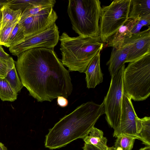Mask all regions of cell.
<instances>
[{"label":"cell","instance_id":"1","mask_svg":"<svg viewBox=\"0 0 150 150\" xmlns=\"http://www.w3.org/2000/svg\"><path fill=\"white\" fill-rule=\"evenodd\" d=\"M17 57L16 65L21 81L38 101L51 102L71 95L73 86L69 72L54 49L31 48Z\"/></svg>","mask_w":150,"mask_h":150},{"label":"cell","instance_id":"2","mask_svg":"<svg viewBox=\"0 0 150 150\" xmlns=\"http://www.w3.org/2000/svg\"><path fill=\"white\" fill-rule=\"evenodd\" d=\"M104 113L103 102L100 105L91 101L82 104L49 129L45 136V147L59 149L77 139H83Z\"/></svg>","mask_w":150,"mask_h":150},{"label":"cell","instance_id":"3","mask_svg":"<svg viewBox=\"0 0 150 150\" xmlns=\"http://www.w3.org/2000/svg\"><path fill=\"white\" fill-rule=\"evenodd\" d=\"M59 40L61 61L71 71L85 73L92 59L103 47L100 36L71 37L64 32Z\"/></svg>","mask_w":150,"mask_h":150},{"label":"cell","instance_id":"4","mask_svg":"<svg viewBox=\"0 0 150 150\" xmlns=\"http://www.w3.org/2000/svg\"><path fill=\"white\" fill-rule=\"evenodd\" d=\"M102 8L99 0H69L67 13L73 30L79 36H99Z\"/></svg>","mask_w":150,"mask_h":150},{"label":"cell","instance_id":"5","mask_svg":"<svg viewBox=\"0 0 150 150\" xmlns=\"http://www.w3.org/2000/svg\"><path fill=\"white\" fill-rule=\"evenodd\" d=\"M124 93L135 101L145 100L150 95V53L130 62L123 74Z\"/></svg>","mask_w":150,"mask_h":150},{"label":"cell","instance_id":"6","mask_svg":"<svg viewBox=\"0 0 150 150\" xmlns=\"http://www.w3.org/2000/svg\"><path fill=\"white\" fill-rule=\"evenodd\" d=\"M131 0H115L109 5L102 8L99 22V36L106 43L127 20Z\"/></svg>","mask_w":150,"mask_h":150},{"label":"cell","instance_id":"7","mask_svg":"<svg viewBox=\"0 0 150 150\" xmlns=\"http://www.w3.org/2000/svg\"><path fill=\"white\" fill-rule=\"evenodd\" d=\"M125 67L124 64L111 77L108 91L103 102L106 119L114 131L118 129L120 123L124 93L123 74Z\"/></svg>","mask_w":150,"mask_h":150},{"label":"cell","instance_id":"8","mask_svg":"<svg viewBox=\"0 0 150 150\" xmlns=\"http://www.w3.org/2000/svg\"><path fill=\"white\" fill-rule=\"evenodd\" d=\"M59 37L58 28L55 23L44 31L25 37L21 43L9 47V51L13 55L18 56L22 52L31 48L54 49L58 42Z\"/></svg>","mask_w":150,"mask_h":150},{"label":"cell","instance_id":"9","mask_svg":"<svg viewBox=\"0 0 150 150\" xmlns=\"http://www.w3.org/2000/svg\"><path fill=\"white\" fill-rule=\"evenodd\" d=\"M142 127L141 118L137 116L131 100L124 93L120 125L114 132L115 137L122 135L133 137L141 141L139 134Z\"/></svg>","mask_w":150,"mask_h":150},{"label":"cell","instance_id":"10","mask_svg":"<svg viewBox=\"0 0 150 150\" xmlns=\"http://www.w3.org/2000/svg\"><path fill=\"white\" fill-rule=\"evenodd\" d=\"M53 8L46 7L35 14L20 19L18 23L25 37L44 31L55 23L58 16Z\"/></svg>","mask_w":150,"mask_h":150},{"label":"cell","instance_id":"11","mask_svg":"<svg viewBox=\"0 0 150 150\" xmlns=\"http://www.w3.org/2000/svg\"><path fill=\"white\" fill-rule=\"evenodd\" d=\"M122 45L129 48L125 63L131 62L150 53V27L125 39Z\"/></svg>","mask_w":150,"mask_h":150},{"label":"cell","instance_id":"12","mask_svg":"<svg viewBox=\"0 0 150 150\" xmlns=\"http://www.w3.org/2000/svg\"><path fill=\"white\" fill-rule=\"evenodd\" d=\"M100 51H99L92 59L85 72L87 87L88 88H94L103 81V74L100 64Z\"/></svg>","mask_w":150,"mask_h":150},{"label":"cell","instance_id":"13","mask_svg":"<svg viewBox=\"0 0 150 150\" xmlns=\"http://www.w3.org/2000/svg\"><path fill=\"white\" fill-rule=\"evenodd\" d=\"M129 50V47L125 45H122L118 49L112 47L110 58L106 63L111 77L116 74L125 64Z\"/></svg>","mask_w":150,"mask_h":150},{"label":"cell","instance_id":"14","mask_svg":"<svg viewBox=\"0 0 150 150\" xmlns=\"http://www.w3.org/2000/svg\"><path fill=\"white\" fill-rule=\"evenodd\" d=\"M139 19L128 18L116 33L108 39L107 42V46L117 49L121 48L125 40L132 35L131 30Z\"/></svg>","mask_w":150,"mask_h":150},{"label":"cell","instance_id":"15","mask_svg":"<svg viewBox=\"0 0 150 150\" xmlns=\"http://www.w3.org/2000/svg\"><path fill=\"white\" fill-rule=\"evenodd\" d=\"M56 2L55 0H6L4 5H7L12 10H21L23 12L31 6L53 7Z\"/></svg>","mask_w":150,"mask_h":150},{"label":"cell","instance_id":"16","mask_svg":"<svg viewBox=\"0 0 150 150\" xmlns=\"http://www.w3.org/2000/svg\"><path fill=\"white\" fill-rule=\"evenodd\" d=\"M131 6L128 18L140 19L150 15V0H131Z\"/></svg>","mask_w":150,"mask_h":150},{"label":"cell","instance_id":"17","mask_svg":"<svg viewBox=\"0 0 150 150\" xmlns=\"http://www.w3.org/2000/svg\"><path fill=\"white\" fill-rule=\"evenodd\" d=\"M85 143L93 145L101 150H107V139L104 137L103 132L93 127L88 134L84 137Z\"/></svg>","mask_w":150,"mask_h":150},{"label":"cell","instance_id":"18","mask_svg":"<svg viewBox=\"0 0 150 150\" xmlns=\"http://www.w3.org/2000/svg\"><path fill=\"white\" fill-rule=\"evenodd\" d=\"M0 10L1 13L0 30L9 23L13 22L21 17L22 12L21 10H12L6 5L2 6L0 8Z\"/></svg>","mask_w":150,"mask_h":150},{"label":"cell","instance_id":"19","mask_svg":"<svg viewBox=\"0 0 150 150\" xmlns=\"http://www.w3.org/2000/svg\"><path fill=\"white\" fill-rule=\"evenodd\" d=\"M17 95L6 79L0 77L1 99L3 101L13 102L17 99Z\"/></svg>","mask_w":150,"mask_h":150},{"label":"cell","instance_id":"20","mask_svg":"<svg viewBox=\"0 0 150 150\" xmlns=\"http://www.w3.org/2000/svg\"><path fill=\"white\" fill-rule=\"evenodd\" d=\"M25 37L23 30L18 23L12 30L5 46L9 48L23 42Z\"/></svg>","mask_w":150,"mask_h":150},{"label":"cell","instance_id":"21","mask_svg":"<svg viewBox=\"0 0 150 150\" xmlns=\"http://www.w3.org/2000/svg\"><path fill=\"white\" fill-rule=\"evenodd\" d=\"M5 78L17 94L24 86L19 77L15 66L8 72Z\"/></svg>","mask_w":150,"mask_h":150},{"label":"cell","instance_id":"22","mask_svg":"<svg viewBox=\"0 0 150 150\" xmlns=\"http://www.w3.org/2000/svg\"><path fill=\"white\" fill-rule=\"evenodd\" d=\"M117 138L114 147L116 150H132L136 139L135 138L125 135H120Z\"/></svg>","mask_w":150,"mask_h":150},{"label":"cell","instance_id":"23","mask_svg":"<svg viewBox=\"0 0 150 150\" xmlns=\"http://www.w3.org/2000/svg\"><path fill=\"white\" fill-rule=\"evenodd\" d=\"M142 127L139 134L142 143L150 146V117L146 116L141 118Z\"/></svg>","mask_w":150,"mask_h":150},{"label":"cell","instance_id":"24","mask_svg":"<svg viewBox=\"0 0 150 150\" xmlns=\"http://www.w3.org/2000/svg\"><path fill=\"white\" fill-rule=\"evenodd\" d=\"M21 17L6 25L0 30V45L5 46L11 32L19 22Z\"/></svg>","mask_w":150,"mask_h":150},{"label":"cell","instance_id":"25","mask_svg":"<svg viewBox=\"0 0 150 150\" xmlns=\"http://www.w3.org/2000/svg\"><path fill=\"white\" fill-rule=\"evenodd\" d=\"M15 66L13 58L6 60L0 58V77L5 78L8 72Z\"/></svg>","mask_w":150,"mask_h":150},{"label":"cell","instance_id":"26","mask_svg":"<svg viewBox=\"0 0 150 150\" xmlns=\"http://www.w3.org/2000/svg\"><path fill=\"white\" fill-rule=\"evenodd\" d=\"M57 98V103L59 106L64 108L68 105V101L66 98L62 96H59Z\"/></svg>","mask_w":150,"mask_h":150},{"label":"cell","instance_id":"27","mask_svg":"<svg viewBox=\"0 0 150 150\" xmlns=\"http://www.w3.org/2000/svg\"><path fill=\"white\" fill-rule=\"evenodd\" d=\"M138 20L136 22L131 30V33L132 35L139 32H140V30L143 26L139 23Z\"/></svg>","mask_w":150,"mask_h":150},{"label":"cell","instance_id":"28","mask_svg":"<svg viewBox=\"0 0 150 150\" xmlns=\"http://www.w3.org/2000/svg\"><path fill=\"white\" fill-rule=\"evenodd\" d=\"M10 57L9 55L4 51L1 45H0V58L7 60L10 59Z\"/></svg>","mask_w":150,"mask_h":150},{"label":"cell","instance_id":"29","mask_svg":"<svg viewBox=\"0 0 150 150\" xmlns=\"http://www.w3.org/2000/svg\"><path fill=\"white\" fill-rule=\"evenodd\" d=\"M82 148L83 150H101L93 145L85 143Z\"/></svg>","mask_w":150,"mask_h":150},{"label":"cell","instance_id":"30","mask_svg":"<svg viewBox=\"0 0 150 150\" xmlns=\"http://www.w3.org/2000/svg\"><path fill=\"white\" fill-rule=\"evenodd\" d=\"M0 150H8L7 147L1 142H0Z\"/></svg>","mask_w":150,"mask_h":150},{"label":"cell","instance_id":"31","mask_svg":"<svg viewBox=\"0 0 150 150\" xmlns=\"http://www.w3.org/2000/svg\"><path fill=\"white\" fill-rule=\"evenodd\" d=\"M139 150H150V146H146L143 148H141Z\"/></svg>","mask_w":150,"mask_h":150},{"label":"cell","instance_id":"32","mask_svg":"<svg viewBox=\"0 0 150 150\" xmlns=\"http://www.w3.org/2000/svg\"><path fill=\"white\" fill-rule=\"evenodd\" d=\"M107 150H116L114 146L108 147Z\"/></svg>","mask_w":150,"mask_h":150},{"label":"cell","instance_id":"33","mask_svg":"<svg viewBox=\"0 0 150 150\" xmlns=\"http://www.w3.org/2000/svg\"><path fill=\"white\" fill-rule=\"evenodd\" d=\"M1 13L0 10V21H1Z\"/></svg>","mask_w":150,"mask_h":150}]
</instances>
